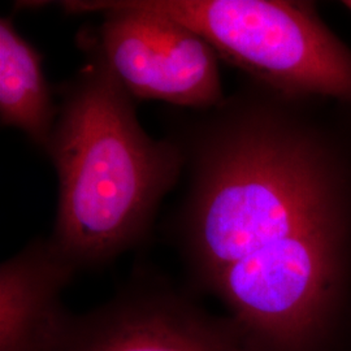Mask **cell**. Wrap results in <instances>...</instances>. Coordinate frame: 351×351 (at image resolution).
Listing matches in <instances>:
<instances>
[{
    "label": "cell",
    "mask_w": 351,
    "mask_h": 351,
    "mask_svg": "<svg viewBox=\"0 0 351 351\" xmlns=\"http://www.w3.org/2000/svg\"><path fill=\"white\" fill-rule=\"evenodd\" d=\"M293 98L250 81L178 139L189 190L178 239L195 281L281 239L351 226V138Z\"/></svg>",
    "instance_id": "obj_1"
},
{
    "label": "cell",
    "mask_w": 351,
    "mask_h": 351,
    "mask_svg": "<svg viewBox=\"0 0 351 351\" xmlns=\"http://www.w3.org/2000/svg\"><path fill=\"white\" fill-rule=\"evenodd\" d=\"M60 90L46 154L59 198L52 246L77 271L110 263L150 232L186 155L178 139H154L134 99L101 53Z\"/></svg>",
    "instance_id": "obj_2"
},
{
    "label": "cell",
    "mask_w": 351,
    "mask_h": 351,
    "mask_svg": "<svg viewBox=\"0 0 351 351\" xmlns=\"http://www.w3.org/2000/svg\"><path fill=\"white\" fill-rule=\"evenodd\" d=\"M203 288L226 304L252 351H330L350 304L351 226L281 239Z\"/></svg>",
    "instance_id": "obj_3"
},
{
    "label": "cell",
    "mask_w": 351,
    "mask_h": 351,
    "mask_svg": "<svg viewBox=\"0 0 351 351\" xmlns=\"http://www.w3.org/2000/svg\"><path fill=\"white\" fill-rule=\"evenodd\" d=\"M204 38L250 81L293 98L351 106V49L315 3L284 0H126Z\"/></svg>",
    "instance_id": "obj_4"
},
{
    "label": "cell",
    "mask_w": 351,
    "mask_h": 351,
    "mask_svg": "<svg viewBox=\"0 0 351 351\" xmlns=\"http://www.w3.org/2000/svg\"><path fill=\"white\" fill-rule=\"evenodd\" d=\"M66 13H101V53L133 99L210 110L226 99L213 46L189 26L126 0H68Z\"/></svg>",
    "instance_id": "obj_5"
},
{
    "label": "cell",
    "mask_w": 351,
    "mask_h": 351,
    "mask_svg": "<svg viewBox=\"0 0 351 351\" xmlns=\"http://www.w3.org/2000/svg\"><path fill=\"white\" fill-rule=\"evenodd\" d=\"M46 351L252 350L230 317L145 282L85 314H68Z\"/></svg>",
    "instance_id": "obj_6"
},
{
    "label": "cell",
    "mask_w": 351,
    "mask_h": 351,
    "mask_svg": "<svg viewBox=\"0 0 351 351\" xmlns=\"http://www.w3.org/2000/svg\"><path fill=\"white\" fill-rule=\"evenodd\" d=\"M77 269L50 239H36L0 267V351H46L69 313L62 294Z\"/></svg>",
    "instance_id": "obj_7"
},
{
    "label": "cell",
    "mask_w": 351,
    "mask_h": 351,
    "mask_svg": "<svg viewBox=\"0 0 351 351\" xmlns=\"http://www.w3.org/2000/svg\"><path fill=\"white\" fill-rule=\"evenodd\" d=\"M43 55L26 39L11 17L0 19V121L21 130L46 150L59 107L43 72Z\"/></svg>",
    "instance_id": "obj_8"
},
{
    "label": "cell",
    "mask_w": 351,
    "mask_h": 351,
    "mask_svg": "<svg viewBox=\"0 0 351 351\" xmlns=\"http://www.w3.org/2000/svg\"><path fill=\"white\" fill-rule=\"evenodd\" d=\"M341 4H342L345 8H348L351 12V0H345V1H342Z\"/></svg>",
    "instance_id": "obj_9"
}]
</instances>
